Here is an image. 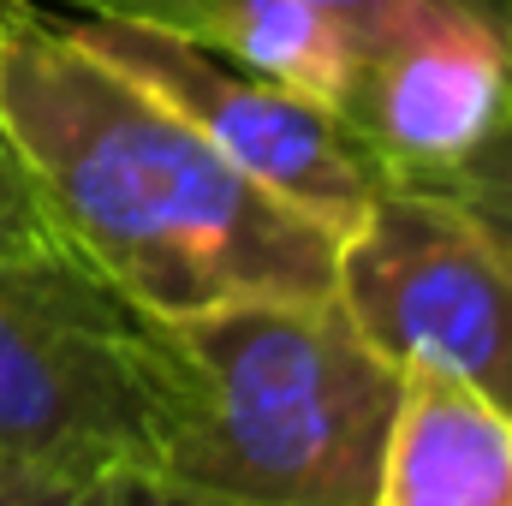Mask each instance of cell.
<instances>
[{"instance_id":"cell-7","label":"cell","mask_w":512,"mask_h":506,"mask_svg":"<svg viewBox=\"0 0 512 506\" xmlns=\"http://www.w3.org/2000/svg\"><path fill=\"white\" fill-rule=\"evenodd\" d=\"M370 506H512V411L465 381L405 370Z\"/></svg>"},{"instance_id":"cell-13","label":"cell","mask_w":512,"mask_h":506,"mask_svg":"<svg viewBox=\"0 0 512 506\" xmlns=\"http://www.w3.org/2000/svg\"><path fill=\"white\" fill-rule=\"evenodd\" d=\"M18 6H24V0H0V18H12V12H18Z\"/></svg>"},{"instance_id":"cell-9","label":"cell","mask_w":512,"mask_h":506,"mask_svg":"<svg viewBox=\"0 0 512 506\" xmlns=\"http://www.w3.org/2000/svg\"><path fill=\"white\" fill-rule=\"evenodd\" d=\"M453 197H465L501 239L512 245V96L507 108H501V120H495V131L441 179Z\"/></svg>"},{"instance_id":"cell-4","label":"cell","mask_w":512,"mask_h":506,"mask_svg":"<svg viewBox=\"0 0 512 506\" xmlns=\"http://www.w3.org/2000/svg\"><path fill=\"white\" fill-rule=\"evenodd\" d=\"M334 298L387 364L512 411V245L447 185L387 179L334 245Z\"/></svg>"},{"instance_id":"cell-14","label":"cell","mask_w":512,"mask_h":506,"mask_svg":"<svg viewBox=\"0 0 512 506\" xmlns=\"http://www.w3.org/2000/svg\"><path fill=\"white\" fill-rule=\"evenodd\" d=\"M495 6H501V18H507V30H512V0H495Z\"/></svg>"},{"instance_id":"cell-2","label":"cell","mask_w":512,"mask_h":506,"mask_svg":"<svg viewBox=\"0 0 512 506\" xmlns=\"http://www.w3.org/2000/svg\"><path fill=\"white\" fill-rule=\"evenodd\" d=\"M149 483L215 506H370L399 370L334 292L143 316Z\"/></svg>"},{"instance_id":"cell-10","label":"cell","mask_w":512,"mask_h":506,"mask_svg":"<svg viewBox=\"0 0 512 506\" xmlns=\"http://www.w3.org/2000/svg\"><path fill=\"white\" fill-rule=\"evenodd\" d=\"M60 6H72V12H108V18H137V24H161V30L215 42V30H221V18H227L233 0H60ZM334 6H346L352 18H364L382 0H334Z\"/></svg>"},{"instance_id":"cell-1","label":"cell","mask_w":512,"mask_h":506,"mask_svg":"<svg viewBox=\"0 0 512 506\" xmlns=\"http://www.w3.org/2000/svg\"><path fill=\"white\" fill-rule=\"evenodd\" d=\"M0 120L102 286L137 316L334 292V233L239 173L161 96L54 30L42 0L0 18Z\"/></svg>"},{"instance_id":"cell-12","label":"cell","mask_w":512,"mask_h":506,"mask_svg":"<svg viewBox=\"0 0 512 506\" xmlns=\"http://www.w3.org/2000/svg\"><path fill=\"white\" fill-rule=\"evenodd\" d=\"M126 506H215V501H197V495H179V489H167V483L131 477L126 483Z\"/></svg>"},{"instance_id":"cell-5","label":"cell","mask_w":512,"mask_h":506,"mask_svg":"<svg viewBox=\"0 0 512 506\" xmlns=\"http://www.w3.org/2000/svg\"><path fill=\"white\" fill-rule=\"evenodd\" d=\"M48 18L60 36H72L114 72H126L131 84L161 96L239 173H251L262 191H274L286 209H298L334 239L358 227L370 197L387 185L376 155L334 108L215 54L197 36L137 24V18H108V12H72V6H48Z\"/></svg>"},{"instance_id":"cell-3","label":"cell","mask_w":512,"mask_h":506,"mask_svg":"<svg viewBox=\"0 0 512 506\" xmlns=\"http://www.w3.org/2000/svg\"><path fill=\"white\" fill-rule=\"evenodd\" d=\"M0 459L78 483L149 477L143 316L78 256L0 251Z\"/></svg>"},{"instance_id":"cell-11","label":"cell","mask_w":512,"mask_h":506,"mask_svg":"<svg viewBox=\"0 0 512 506\" xmlns=\"http://www.w3.org/2000/svg\"><path fill=\"white\" fill-rule=\"evenodd\" d=\"M0 506H126V483H78L0 459Z\"/></svg>"},{"instance_id":"cell-6","label":"cell","mask_w":512,"mask_h":506,"mask_svg":"<svg viewBox=\"0 0 512 506\" xmlns=\"http://www.w3.org/2000/svg\"><path fill=\"white\" fill-rule=\"evenodd\" d=\"M512 96V30L495 0H382L358 18L340 120L387 179L441 185Z\"/></svg>"},{"instance_id":"cell-8","label":"cell","mask_w":512,"mask_h":506,"mask_svg":"<svg viewBox=\"0 0 512 506\" xmlns=\"http://www.w3.org/2000/svg\"><path fill=\"white\" fill-rule=\"evenodd\" d=\"M0 251L6 256H72L36 179H30V161L24 149L12 143V131L0 120Z\"/></svg>"}]
</instances>
